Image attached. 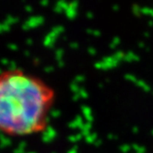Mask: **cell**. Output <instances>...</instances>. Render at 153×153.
Masks as SVG:
<instances>
[{"label":"cell","instance_id":"cell-1","mask_svg":"<svg viewBox=\"0 0 153 153\" xmlns=\"http://www.w3.org/2000/svg\"><path fill=\"white\" fill-rule=\"evenodd\" d=\"M53 91L41 79L20 70L2 73L0 127L3 134L25 136L45 129Z\"/></svg>","mask_w":153,"mask_h":153},{"label":"cell","instance_id":"cell-2","mask_svg":"<svg viewBox=\"0 0 153 153\" xmlns=\"http://www.w3.org/2000/svg\"><path fill=\"white\" fill-rule=\"evenodd\" d=\"M43 22V18L41 16H37V17H31L30 19H28L25 24L22 26V28L24 30H30V28H35L36 26L42 24Z\"/></svg>","mask_w":153,"mask_h":153},{"label":"cell","instance_id":"cell-3","mask_svg":"<svg viewBox=\"0 0 153 153\" xmlns=\"http://www.w3.org/2000/svg\"><path fill=\"white\" fill-rule=\"evenodd\" d=\"M45 134H47L52 139L56 137V130H54L52 126H47L46 128H45Z\"/></svg>","mask_w":153,"mask_h":153},{"label":"cell","instance_id":"cell-4","mask_svg":"<svg viewBox=\"0 0 153 153\" xmlns=\"http://www.w3.org/2000/svg\"><path fill=\"white\" fill-rule=\"evenodd\" d=\"M10 143H11V141H10L7 137H5V134L2 133V136H1V147L5 148V147L10 145Z\"/></svg>","mask_w":153,"mask_h":153},{"label":"cell","instance_id":"cell-5","mask_svg":"<svg viewBox=\"0 0 153 153\" xmlns=\"http://www.w3.org/2000/svg\"><path fill=\"white\" fill-rule=\"evenodd\" d=\"M65 15H67V17L69 19H73L76 16V9H73L68 7L67 8V10H65Z\"/></svg>","mask_w":153,"mask_h":153},{"label":"cell","instance_id":"cell-6","mask_svg":"<svg viewBox=\"0 0 153 153\" xmlns=\"http://www.w3.org/2000/svg\"><path fill=\"white\" fill-rule=\"evenodd\" d=\"M125 60L127 61H132V60H138V57L136 56V54L132 53H128L126 56H125Z\"/></svg>","mask_w":153,"mask_h":153},{"label":"cell","instance_id":"cell-7","mask_svg":"<svg viewBox=\"0 0 153 153\" xmlns=\"http://www.w3.org/2000/svg\"><path fill=\"white\" fill-rule=\"evenodd\" d=\"M136 83H137L139 87H141V88L143 89V90H145V91H149V87L144 81H142V80H137Z\"/></svg>","mask_w":153,"mask_h":153},{"label":"cell","instance_id":"cell-8","mask_svg":"<svg viewBox=\"0 0 153 153\" xmlns=\"http://www.w3.org/2000/svg\"><path fill=\"white\" fill-rule=\"evenodd\" d=\"M81 109H82V112H83L85 117H86V116H89V115H91V109H90L89 107H87V106H82Z\"/></svg>","mask_w":153,"mask_h":153},{"label":"cell","instance_id":"cell-9","mask_svg":"<svg viewBox=\"0 0 153 153\" xmlns=\"http://www.w3.org/2000/svg\"><path fill=\"white\" fill-rule=\"evenodd\" d=\"M70 89H71L72 91H74V92H76V93H78V92L79 91V90H80V89H79L78 85H76V82H75V81H73V82L71 83V85H70Z\"/></svg>","mask_w":153,"mask_h":153},{"label":"cell","instance_id":"cell-10","mask_svg":"<svg viewBox=\"0 0 153 153\" xmlns=\"http://www.w3.org/2000/svg\"><path fill=\"white\" fill-rule=\"evenodd\" d=\"M96 137H97L96 135L91 134L90 136H88V137H85V138H86V141H87V142H89V143H92V142H95V141H96Z\"/></svg>","mask_w":153,"mask_h":153},{"label":"cell","instance_id":"cell-11","mask_svg":"<svg viewBox=\"0 0 153 153\" xmlns=\"http://www.w3.org/2000/svg\"><path fill=\"white\" fill-rule=\"evenodd\" d=\"M15 21H17V19H15V18H13V17H11V16H7V20L5 21V23H7V25H9V24L14 23Z\"/></svg>","mask_w":153,"mask_h":153},{"label":"cell","instance_id":"cell-12","mask_svg":"<svg viewBox=\"0 0 153 153\" xmlns=\"http://www.w3.org/2000/svg\"><path fill=\"white\" fill-rule=\"evenodd\" d=\"M125 54L122 53V52H118V53H116L114 56V57L116 59V60H118V59H121V58H125Z\"/></svg>","mask_w":153,"mask_h":153},{"label":"cell","instance_id":"cell-13","mask_svg":"<svg viewBox=\"0 0 153 153\" xmlns=\"http://www.w3.org/2000/svg\"><path fill=\"white\" fill-rule=\"evenodd\" d=\"M42 139V141H43V142H50V141L52 140V138H51L47 134H45V133H43Z\"/></svg>","mask_w":153,"mask_h":153},{"label":"cell","instance_id":"cell-14","mask_svg":"<svg viewBox=\"0 0 153 153\" xmlns=\"http://www.w3.org/2000/svg\"><path fill=\"white\" fill-rule=\"evenodd\" d=\"M8 29H9V25H7V23H3L1 26H0V30L1 31H5V30H8Z\"/></svg>","mask_w":153,"mask_h":153},{"label":"cell","instance_id":"cell-15","mask_svg":"<svg viewBox=\"0 0 153 153\" xmlns=\"http://www.w3.org/2000/svg\"><path fill=\"white\" fill-rule=\"evenodd\" d=\"M79 94V96H80V98L82 97V98H87V97H88V94H87V92L84 91V90H79V91L78 92Z\"/></svg>","mask_w":153,"mask_h":153},{"label":"cell","instance_id":"cell-16","mask_svg":"<svg viewBox=\"0 0 153 153\" xmlns=\"http://www.w3.org/2000/svg\"><path fill=\"white\" fill-rule=\"evenodd\" d=\"M120 149H121V151H123V152H127L130 149V146H128V145H122L121 148H120Z\"/></svg>","mask_w":153,"mask_h":153},{"label":"cell","instance_id":"cell-17","mask_svg":"<svg viewBox=\"0 0 153 153\" xmlns=\"http://www.w3.org/2000/svg\"><path fill=\"white\" fill-rule=\"evenodd\" d=\"M126 78L127 79H129V80H132V81H134V82H137V79L135 78L134 76H132L131 74H127L126 76Z\"/></svg>","mask_w":153,"mask_h":153},{"label":"cell","instance_id":"cell-18","mask_svg":"<svg viewBox=\"0 0 153 153\" xmlns=\"http://www.w3.org/2000/svg\"><path fill=\"white\" fill-rule=\"evenodd\" d=\"M51 114H52V116L53 117H57V116H59V114H60V112L58 111V110H53L52 111V113H51Z\"/></svg>","mask_w":153,"mask_h":153},{"label":"cell","instance_id":"cell-19","mask_svg":"<svg viewBox=\"0 0 153 153\" xmlns=\"http://www.w3.org/2000/svg\"><path fill=\"white\" fill-rule=\"evenodd\" d=\"M84 79V78L82 76H76V79H75V82H81L82 80Z\"/></svg>","mask_w":153,"mask_h":153},{"label":"cell","instance_id":"cell-20","mask_svg":"<svg viewBox=\"0 0 153 153\" xmlns=\"http://www.w3.org/2000/svg\"><path fill=\"white\" fill-rule=\"evenodd\" d=\"M118 42H119V39H118V38H114V41H113V42H112L111 47H114Z\"/></svg>","mask_w":153,"mask_h":153},{"label":"cell","instance_id":"cell-21","mask_svg":"<svg viewBox=\"0 0 153 153\" xmlns=\"http://www.w3.org/2000/svg\"><path fill=\"white\" fill-rule=\"evenodd\" d=\"M56 53V57L58 58V56H59V58H60V60H61V56H62L63 51H62V50H57Z\"/></svg>","mask_w":153,"mask_h":153},{"label":"cell","instance_id":"cell-22","mask_svg":"<svg viewBox=\"0 0 153 153\" xmlns=\"http://www.w3.org/2000/svg\"><path fill=\"white\" fill-rule=\"evenodd\" d=\"M68 139H69V141H71V142H76V141H78V140H76V136H70V137H68Z\"/></svg>","mask_w":153,"mask_h":153},{"label":"cell","instance_id":"cell-23","mask_svg":"<svg viewBox=\"0 0 153 153\" xmlns=\"http://www.w3.org/2000/svg\"><path fill=\"white\" fill-rule=\"evenodd\" d=\"M13 152H14V153H23V149L18 148V149H15Z\"/></svg>","mask_w":153,"mask_h":153},{"label":"cell","instance_id":"cell-24","mask_svg":"<svg viewBox=\"0 0 153 153\" xmlns=\"http://www.w3.org/2000/svg\"><path fill=\"white\" fill-rule=\"evenodd\" d=\"M88 51H89V53H90L91 54H94V53H96V50H95V49H93V48H89V49H88Z\"/></svg>","mask_w":153,"mask_h":153},{"label":"cell","instance_id":"cell-25","mask_svg":"<svg viewBox=\"0 0 153 153\" xmlns=\"http://www.w3.org/2000/svg\"><path fill=\"white\" fill-rule=\"evenodd\" d=\"M68 153H76V147H74V148H72Z\"/></svg>","mask_w":153,"mask_h":153},{"label":"cell","instance_id":"cell-26","mask_svg":"<svg viewBox=\"0 0 153 153\" xmlns=\"http://www.w3.org/2000/svg\"><path fill=\"white\" fill-rule=\"evenodd\" d=\"M94 144H95L96 146H99V145L101 144V140H100V139H98V140H96V141L94 142Z\"/></svg>","mask_w":153,"mask_h":153},{"label":"cell","instance_id":"cell-27","mask_svg":"<svg viewBox=\"0 0 153 153\" xmlns=\"http://www.w3.org/2000/svg\"><path fill=\"white\" fill-rule=\"evenodd\" d=\"M8 47H9V48H11V49H16V48H17V46L14 45H8Z\"/></svg>","mask_w":153,"mask_h":153},{"label":"cell","instance_id":"cell-28","mask_svg":"<svg viewBox=\"0 0 153 153\" xmlns=\"http://www.w3.org/2000/svg\"><path fill=\"white\" fill-rule=\"evenodd\" d=\"M2 63H3L4 65H5V64H7V65H8V60H7L6 58H4V59L2 60Z\"/></svg>","mask_w":153,"mask_h":153},{"label":"cell","instance_id":"cell-29","mask_svg":"<svg viewBox=\"0 0 153 153\" xmlns=\"http://www.w3.org/2000/svg\"><path fill=\"white\" fill-rule=\"evenodd\" d=\"M52 70H53L52 68H46L45 69V71H46V72H49V71H52Z\"/></svg>","mask_w":153,"mask_h":153},{"label":"cell","instance_id":"cell-30","mask_svg":"<svg viewBox=\"0 0 153 153\" xmlns=\"http://www.w3.org/2000/svg\"><path fill=\"white\" fill-rule=\"evenodd\" d=\"M26 10H28V11H31V7L27 6V7H26Z\"/></svg>","mask_w":153,"mask_h":153},{"label":"cell","instance_id":"cell-31","mask_svg":"<svg viewBox=\"0 0 153 153\" xmlns=\"http://www.w3.org/2000/svg\"><path fill=\"white\" fill-rule=\"evenodd\" d=\"M132 130H133V132H134V133H137V127H133Z\"/></svg>","mask_w":153,"mask_h":153},{"label":"cell","instance_id":"cell-32","mask_svg":"<svg viewBox=\"0 0 153 153\" xmlns=\"http://www.w3.org/2000/svg\"><path fill=\"white\" fill-rule=\"evenodd\" d=\"M41 4H42V6H43V5H47V4H48V2H47V1H42Z\"/></svg>","mask_w":153,"mask_h":153},{"label":"cell","instance_id":"cell-33","mask_svg":"<svg viewBox=\"0 0 153 153\" xmlns=\"http://www.w3.org/2000/svg\"><path fill=\"white\" fill-rule=\"evenodd\" d=\"M87 17H90V18H91V17H92L91 13H87Z\"/></svg>","mask_w":153,"mask_h":153},{"label":"cell","instance_id":"cell-34","mask_svg":"<svg viewBox=\"0 0 153 153\" xmlns=\"http://www.w3.org/2000/svg\"><path fill=\"white\" fill-rule=\"evenodd\" d=\"M29 153H35V152H29Z\"/></svg>","mask_w":153,"mask_h":153},{"label":"cell","instance_id":"cell-35","mask_svg":"<svg viewBox=\"0 0 153 153\" xmlns=\"http://www.w3.org/2000/svg\"><path fill=\"white\" fill-rule=\"evenodd\" d=\"M152 135H153V130H152Z\"/></svg>","mask_w":153,"mask_h":153}]
</instances>
